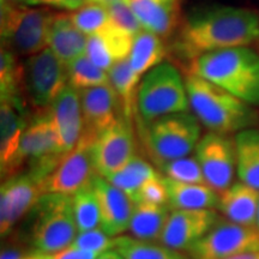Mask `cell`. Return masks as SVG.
<instances>
[{
    "label": "cell",
    "mask_w": 259,
    "mask_h": 259,
    "mask_svg": "<svg viewBox=\"0 0 259 259\" xmlns=\"http://www.w3.org/2000/svg\"><path fill=\"white\" fill-rule=\"evenodd\" d=\"M259 40V14L229 5L197 9L178 28L173 50L191 63L210 52L247 47Z\"/></svg>",
    "instance_id": "obj_1"
},
{
    "label": "cell",
    "mask_w": 259,
    "mask_h": 259,
    "mask_svg": "<svg viewBox=\"0 0 259 259\" xmlns=\"http://www.w3.org/2000/svg\"><path fill=\"white\" fill-rule=\"evenodd\" d=\"M190 109L209 132L220 135L238 134L259 122L254 106L232 95L221 87L193 73L185 77Z\"/></svg>",
    "instance_id": "obj_2"
},
{
    "label": "cell",
    "mask_w": 259,
    "mask_h": 259,
    "mask_svg": "<svg viewBox=\"0 0 259 259\" xmlns=\"http://www.w3.org/2000/svg\"><path fill=\"white\" fill-rule=\"evenodd\" d=\"M251 106H259V53L250 46L210 52L191 61L189 72Z\"/></svg>",
    "instance_id": "obj_3"
},
{
    "label": "cell",
    "mask_w": 259,
    "mask_h": 259,
    "mask_svg": "<svg viewBox=\"0 0 259 259\" xmlns=\"http://www.w3.org/2000/svg\"><path fill=\"white\" fill-rule=\"evenodd\" d=\"M190 111L185 79L171 63L163 61L145 73L139 83L136 112L148 125L164 115Z\"/></svg>",
    "instance_id": "obj_4"
},
{
    "label": "cell",
    "mask_w": 259,
    "mask_h": 259,
    "mask_svg": "<svg viewBox=\"0 0 259 259\" xmlns=\"http://www.w3.org/2000/svg\"><path fill=\"white\" fill-rule=\"evenodd\" d=\"M2 47L18 57H31L48 48L56 12L30 5H0Z\"/></svg>",
    "instance_id": "obj_5"
},
{
    "label": "cell",
    "mask_w": 259,
    "mask_h": 259,
    "mask_svg": "<svg viewBox=\"0 0 259 259\" xmlns=\"http://www.w3.org/2000/svg\"><path fill=\"white\" fill-rule=\"evenodd\" d=\"M34 210L30 242L38 253L52 254L69 247L78 234L72 197L42 193Z\"/></svg>",
    "instance_id": "obj_6"
},
{
    "label": "cell",
    "mask_w": 259,
    "mask_h": 259,
    "mask_svg": "<svg viewBox=\"0 0 259 259\" xmlns=\"http://www.w3.org/2000/svg\"><path fill=\"white\" fill-rule=\"evenodd\" d=\"M142 135L149 155L158 167L190 156L202 138V124L190 111L176 113L144 125Z\"/></svg>",
    "instance_id": "obj_7"
},
{
    "label": "cell",
    "mask_w": 259,
    "mask_h": 259,
    "mask_svg": "<svg viewBox=\"0 0 259 259\" xmlns=\"http://www.w3.org/2000/svg\"><path fill=\"white\" fill-rule=\"evenodd\" d=\"M25 95L35 113L47 111L54 99L69 84L67 67L50 48L27 58Z\"/></svg>",
    "instance_id": "obj_8"
},
{
    "label": "cell",
    "mask_w": 259,
    "mask_h": 259,
    "mask_svg": "<svg viewBox=\"0 0 259 259\" xmlns=\"http://www.w3.org/2000/svg\"><path fill=\"white\" fill-rule=\"evenodd\" d=\"M258 250L259 231L257 227H245L220 219L187 253L191 259H226Z\"/></svg>",
    "instance_id": "obj_9"
},
{
    "label": "cell",
    "mask_w": 259,
    "mask_h": 259,
    "mask_svg": "<svg viewBox=\"0 0 259 259\" xmlns=\"http://www.w3.org/2000/svg\"><path fill=\"white\" fill-rule=\"evenodd\" d=\"M137 142L132 121L121 115L112 126L94 139L93 163L96 174L111 177L136 156Z\"/></svg>",
    "instance_id": "obj_10"
},
{
    "label": "cell",
    "mask_w": 259,
    "mask_h": 259,
    "mask_svg": "<svg viewBox=\"0 0 259 259\" xmlns=\"http://www.w3.org/2000/svg\"><path fill=\"white\" fill-rule=\"evenodd\" d=\"M94 139V136L83 131L76 147L64 155L56 169L42 183V193L73 196L77 191L90 184L96 174L92 155Z\"/></svg>",
    "instance_id": "obj_11"
},
{
    "label": "cell",
    "mask_w": 259,
    "mask_h": 259,
    "mask_svg": "<svg viewBox=\"0 0 259 259\" xmlns=\"http://www.w3.org/2000/svg\"><path fill=\"white\" fill-rule=\"evenodd\" d=\"M194 153L209 186L222 193L233 185L236 170L235 139L229 135L209 132L200 138Z\"/></svg>",
    "instance_id": "obj_12"
},
{
    "label": "cell",
    "mask_w": 259,
    "mask_h": 259,
    "mask_svg": "<svg viewBox=\"0 0 259 259\" xmlns=\"http://www.w3.org/2000/svg\"><path fill=\"white\" fill-rule=\"evenodd\" d=\"M41 196V183L27 171L3 181L0 187V234L3 238L29 211H32Z\"/></svg>",
    "instance_id": "obj_13"
},
{
    "label": "cell",
    "mask_w": 259,
    "mask_h": 259,
    "mask_svg": "<svg viewBox=\"0 0 259 259\" xmlns=\"http://www.w3.org/2000/svg\"><path fill=\"white\" fill-rule=\"evenodd\" d=\"M219 220V213L212 209L170 210L160 242L173 250L187 252Z\"/></svg>",
    "instance_id": "obj_14"
},
{
    "label": "cell",
    "mask_w": 259,
    "mask_h": 259,
    "mask_svg": "<svg viewBox=\"0 0 259 259\" xmlns=\"http://www.w3.org/2000/svg\"><path fill=\"white\" fill-rule=\"evenodd\" d=\"M47 111L61 151L67 154L76 147L84 131L79 92L67 84Z\"/></svg>",
    "instance_id": "obj_15"
},
{
    "label": "cell",
    "mask_w": 259,
    "mask_h": 259,
    "mask_svg": "<svg viewBox=\"0 0 259 259\" xmlns=\"http://www.w3.org/2000/svg\"><path fill=\"white\" fill-rule=\"evenodd\" d=\"M84 132L97 137L122 114L118 94L111 83L79 90Z\"/></svg>",
    "instance_id": "obj_16"
},
{
    "label": "cell",
    "mask_w": 259,
    "mask_h": 259,
    "mask_svg": "<svg viewBox=\"0 0 259 259\" xmlns=\"http://www.w3.org/2000/svg\"><path fill=\"white\" fill-rule=\"evenodd\" d=\"M92 186L99 203L101 228L113 238L122 235L128 231L134 202L121 190L99 174L94 176Z\"/></svg>",
    "instance_id": "obj_17"
},
{
    "label": "cell",
    "mask_w": 259,
    "mask_h": 259,
    "mask_svg": "<svg viewBox=\"0 0 259 259\" xmlns=\"http://www.w3.org/2000/svg\"><path fill=\"white\" fill-rule=\"evenodd\" d=\"M134 38L109 21L105 29L88 36L85 54L96 66L108 72L115 63L128 58Z\"/></svg>",
    "instance_id": "obj_18"
},
{
    "label": "cell",
    "mask_w": 259,
    "mask_h": 259,
    "mask_svg": "<svg viewBox=\"0 0 259 259\" xmlns=\"http://www.w3.org/2000/svg\"><path fill=\"white\" fill-rule=\"evenodd\" d=\"M32 116L29 111L8 101L0 102V171L2 181L8 176L17 154L22 136Z\"/></svg>",
    "instance_id": "obj_19"
},
{
    "label": "cell",
    "mask_w": 259,
    "mask_h": 259,
    "mask_svg": "<svg viewBox=\"0 0 259 259\" xmlns=\"http://www.w3.org/2000/svg\"><path fill=\"white\" fill-rule=\"evenodd\" d=\"M144 30L162 38L170 36L179 24L178 0H127Z\"/></svg>",
    "instance_id": "obj_20"
},
{
    "label": "cell",
    "mask_w": 259,
    "mask_h": 259,
    "mask_svg": "<svg viewBox=\"0 0 259 259\" xmlns=\"http://www.w3.org/2000/svg\"><path fill=\"white\" fill-rule=\"evenodd\" d=\"M259 191L245 183H233L220 193L219 209L226 220L245 227H257Z\"/></svg>",
    "instance_id": "obj_21"
},
{
    "label": "cell",
    "mask_w": 259,
    "mask_h": 259,
    "mask_svg": "<svg viewBox=\"0 0 259 259\" xmlns=\"http://www.w3.org/2000/svg\"><path fill=\"white\" fill-rule=\"evenodd\" d=\"M170 210L219 209L220 193L208 184H187L162 177Z\"/></svg>",
    "instance_id": "obj_22"
},
{
    "label": "cell",
    "mask_w": 259,
    "mask_h": 259,
    "mask_svg": "<svg viewBox=\"0 0 259 259\" xmlns=\"http://www.w3.org/2000/svg\"><path fill=\"white\" fill-rule=\"evenodd\" d=\"M88 35H85L72 23L69 14H57L51 27L48 48L63 61L69 65L85 54Z\"/></svg>",
    "instance_id": "obj_23"
},
{
    "label": "cell",
    "mask_w": 259,
    "mask_h": 259,
    "mask_svg": "<svg viewBox=\"0 0 259 259\" xmlns=\"http://www.w3.org/2000/svg\"><path fill=\"white\" fill-rule=\"evenodd\" d=\"M0 99L29 111L25 95V66L21 57L2 47L0 51Z\"/></svg>",
    "instance_id": "obj_24"
},
{
    "label": "cell",
    "mask_w": 259,
    "mask_h": 259,
    "mask_svg": "<svg viewBox=\"0 0 259 259\" xmlns=\"http://www.w3.org/2000/svg\"><path fill=\"white\" fill-rule=\"evenodd\" d=\"M169 213V205L136 203L128 227L131 236L143 241H160Z\"/></svg>",
    "instance_id": "obj_25"
},
{
    "label": "cell",
    "mask_w": 259,
    "mask_h": 259,
    "mask_svg": "<svg viewBox=\"0 0 259 259\" xmlns=\"http://www.w3.org/2000/svg\"><path fill=\"white\" fill-rule=\"evenodd\" d=\"M234 139L239 179L259 191V130H244L238 132Z\"/></svg>",
    "instance_id": "obj_26"
},
{
    "label": "cell",
    "mask_w": 259,
    "mask_h": 259,
    "mask_svg": "<svg viewBox=\"0 0 259 259\" xmlns=\"http://www.w3.org/2000/svg\"><path fill=\"white\" fill-rule=\"evenodd\" d=\"M166 54L167 47L163 38L143 29L134 38L128 61L134 72L139 78H143L145 73L163 63Z\"/></svg>",
    "instance_id": "obj_27"
},
{
    "label": "cell",
    "mask_w": 259,
    "mask_h": 259,
    "mask_svg": "<svg viewBox=\"0 0 259 259\" xmlns=\"http://www.w3.org/2000/svg\"><path fill=\"white\" fill-rule=\"evenodd\" d=\"M158 177H161V174L153 164L149 163L142 156L136 155L120 170L106 179L119 190H121L135 204L142 186Z\"/></svg>",
    "instance_id": "obj_28"
},
{
    "label": "cell",
    "mask_w": 259,
    "mask_h": 259,
    "mask_svg": "<svg viewBox=\"0 0 259 259\" xmlns=\"http://www.w3.org/2000/svg\"><path fill=\"white\" fill-rule=\"evenodd\" d=\"M109 80L121 103L122 114L132 121L136 113V100L141 79L134 72L128 58L115 63L108 71Z\"/></svg>",
    "instance_id": "obj_29"
},
{
    "label": "cell",
    "mask_w": 259,
    "mask_h": 259,
    "mask_svg": "<svg viewBox=\"0 0 259 259\" xmlns=\"http://www.w3.org/2000/svg\"><path fill=\"white\" fill-rule=\"evenodd\" d=\"M124 259H191L181 251L151 241L138 240L134 236H116L115 248Z\"/></svg>",
    "instance_id": "obj_30"
},
{
    "label": "cell",
    "mask_w": 259,
    "mask_h": 259,
    "mask_svg": "<svg viewBox=\"0 0 259 259\" xmlns=\"http://www.w3.org/2000/svg\"><path fill=\"white\" fill-rule=\"evenodd\" d=\"M71 197H72V208L78 232L101 228L99 203L93 190L92 181Z\"/></svg>",
    "instance_id": "obj_31"
},
{
    "label": "cell",
    "mask_w": 259,
    "mask_h": 259,
    "mask_svg": "<svg viewBox=\"0 0 259 259\" xmlns=\"http://www.w3.org/2000/svg\"><path fill=\"white\" fill-rule=\"evenodd\" d=\"M67 67L69 85L79 90L93 88V87L103 85L111 83L108 72L96 66L92 60L83 54L76 60L71 61Z\"/></svg>",
    "instance_id": "obj_32"
},
{
    "label": "cell",
    "mask_w": 259,
    "mask_h": 259,
    "mask_svg": "<svg viewBox=\"0 0 259 259\" xmlns=\"http://www.w3.org/2000/svg\"><path fill=\"white\" fill-rule=\"evenodd\" d=\"M69 17L76 28L88 36L97 34L109 24L107 8L95 3H88L82 8L71 11Z\"/></svg>",
    "instance_id": "obj_33"
},
{
    "label": "cell",
    "mask_w": 259,
    "mask_h": 259,
    "mask_svg": "<svg viewBox=\"0 0 259 259\" xmlns=\"http://www.w3.org/2000/svg\"><path fill=\"white\" fill-rule=\"evenodd\" d=\"M163 177L187 184H206L199 162L196 156H185L168 161L158 166Z\"/></svg>",
    "instance_id": "obj_34"
},
{
    "label": "cell",
    "mask_w": 259,
    "mask_h": 259,
    "mask_svg": "<svg viewBox=\"0 0 259 259\" xmlns=\"http://www.w3.org/2000/svg\"><path fill=\"white\" fill-rule=\"evenodd\" d=\"M106 8L109 15V21L115 28L120 29L121 31L134 37L143 30L141 22L138 21L137 16L135 15L132 9L130 8L127 2L113 3Z\"/></svg>",
    "instance_id": "obj_35"
},
{
    "label": "cell",
    "mask_w": 259,
    "mask_h": 259,
    "mask_svg": "<svg viewBox=\"0 0 259 259\" xmlns=\"http://www.w3.org/2000/svg\"><path fill=\"white\" fill-rule=\"evenodd\" d=\"M116 238L108 235L102 228L92 229L87 232H78L71 246L80 250L93 251L97 253H105L114 250Z\"/></svg>",
    "instance_id": "obj_36"
},
{
    "label": "cell",
    "mask_w": 259,
    "mask_h": 259,
    "mask_svg": "<svg viewBox=\"0 0 259 259\" xmlns=\"http://www.w3.org/2000/svg\"><path fill=\"white\" fill-rule=\"evenodd\" d=\"M141 202L156 204V205H168V194L163 181H162V176L148 181L147 184L142 186L136 203Z\"/></svg>",
    "instance_id": "obj_37"
},
{
    "label": "cell",
    "mask_w": 259,
    "mask_h": 259,
    "mask_svg": "<svg viewBox=\"0 0 259 259\" xmlns=\"http://www.w3.org/2000/svg\"><path fill=\"white\" fill-rule=\"evenodd\" d=\"M102 253H97L93 251L80 250V248L69 246V247L64 248L56 253L47 254L48 259H97Z\"/></svg>",
    "instance_id": "obj_38"
},
{
    "label": "cell",
    "mask_w": 259,
    "mask_h": 259,
    "mask_svg": "<svg viewBox=\"0 0 259 259\" xmlns=\"http://www.w3.org/2000/svg\"><path fill=\"white\" fill-rule=\"evenodd\" d=\"M30 6H46V8H58L66 10L67 0H28Z\"/></svg>",
    "instance_id": "obj_39"
},
{
    "label": "cell",
    "mask_w": 259,
    "mask_h": 259,
    "mask_svg": "<svg viewBox=\"0 0 259 259\" xmlns=\"http://www.w3.org/2000/svg\"><path fill=\"white\" fill-rule=\"evenodd\" d=\"M24 254H21V252L16 250L15 247L6 248V250L2 251V257L0 259H22Z\"/></svg>",
    "instance_id": "obj_40"
},
{
    "label": "cell",
    "mask_w": 259,
    "mask_h": 259,
    "mask_svg": "<svg viewBox=\"0 0 259 259\" xmlns=\"http://www.w3.org/2000/svg\"><path fill=\"white\" fill-rule=\"evenodd\" d=\"M85 4H88V0H67L66 10H69V11H74V10L82 8V6Z\"/></svg>",
    "instance_id": "obj_41"
},
{
    "label": "cell",
    "mask_w": 259,
    "mask_h": 259,
    "mask_svg": "<svg viewBox=\"0 0 259 259\" xmlns=\"http://www.w3.org/2000/svg\"><path fill=\"white\" fill-rule=\"evenodd\" d=\"M97 259H124V258H122L115 250H111V251L105 252V253H102Z\"/></svg>",
    "instance_id": "obj_42"
},
{
    "label": "cell",
    "mask_w": 259,
    "mask_h": 259,
    "mask_svg": "<svg viewBox=\"0 0 259 259\" xmlns=\"http://www.w3.org/2000/svg\"><path fill=\"white\" fill-rule=\"evenodd\" d=\"M0 5H28V0H0Z\"/></svg>",
    "instance_id": "obj_43"
},
{
    "label": "cell",
    "mask_w": 259,
    "mask_h": 259,
    "mask_svg": "<svg viewBox=\"0 0 259 259\" xmlns=\"http://www.w3.org/2000/svg\"><path fill=\"white\" fill-rule=\"evenodd\" d=\"M118 2H127V0H88V3H95V4H100L103 6H108L113 4V3H118Z\"/></svg>",
    "instance_id": "obj_44"
},
{
    "label": "cell",
    "mask_w": 259,
    "mask_h": 259,
    "mask_svg": "<svg viewBox=\"0 0 259 259\" xmlns=\"http://www.w3.org/2000/svg\"><path fill=\"white\" fill-rule=\"evenodd\" d=\"M22 259H48L47 254L44 253H38V252H35L32 254H24Z\"/></svg>",
    "instance_id": "obj_45"
},
{
    "label": "cell",
    "mask_w": 259,
    "mask_h": 259,
    "mask_svg": "<svg viewBox=\"0 0 259 259\" xmlns=\"http://www.w3.org/2000/svg\"><path fill=\"white\" fill-rule=\"evenodd\" d=\"M257 228L259 231V208H258V216H257Z\"/></svg>",
    "instance_id": "obj_46"
},
{
    "label": "cell",
    "mask_w": 259,
    "mask_h": 259,
    "mask_svg": "<svg viewBox=\"0 0 259 259\" xmlns=\"http://www.w3.org/2000/svg\"><path fill=\"white\" fill-rule=\"evenodd\" d=\"M255 50H257L258 53H259V40L257 41V44H255Z\"/></svg>",
    "instance_id": "obj_47"
}]
</instances>
